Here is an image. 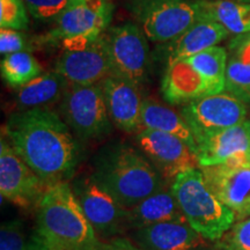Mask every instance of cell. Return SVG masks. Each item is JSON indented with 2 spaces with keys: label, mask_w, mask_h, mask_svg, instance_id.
Segmentation results:
<instances>
[{
  "label": "cell",
  "mask_w": 250,
  "mask_h": 250,
  "mask_svg": "<svg viewBox=\"0 0 250 250\" xmlns=\"http://www.w3.org/2000/svg\"><path fill=\"white\" fill-rule=\"evenodd\" d=\"M149 129L171 134L183 140L197 154V143L182 114L166 107L153 99H145L142 111V130ZM140 130V131H142Z\"/></svg>",
  "instance_id": "cell-22"
},
{
  "label": "cell",
  "mask_w": 250,
  "mask_h": 250,
  "mask_svg": "<svg viewBox=\"0 0 250 250\" xmlns=\"http://www.w3.org/2000/svg\"><path fill=\"white\" fill-rule=\"evenodd\" d=\"M213 250H250V218L233 225L219 239Z\"/></svg>",
  "instance_id": "cell-30"
},
{
  "label": "cell",
  "mask_w": 250,
  "mask_h": 250,
  "mask_svg": "<svg viewBox=\"0 0 250 250\" xmlns=\"http://www.w3.org/2000/svg\"><path fill=\"white\" fill-rule=\"evenodd\" d=\"M126 218L129 227L134 229L165 221L186 220L171 189L166 188L126 208Z\"/></svg>",
  "instance_id": "cell-20"
},
{
  "label": "cell",
  "mask_w": 250,
  "mask_h": 250,
  "mask_svg": "<svg viewBox=\"0 0 250 250\" xmlns=\"http://www.w3.org/2000/svg\"><path fill=\"white\" fill-rule=\"evenodd\" d=\"M125 208L164 188V179L147 156L126 144H114L96 156L92 174Z\"/></svg>",
  "instance_id": "cell-3"
},
{
  "label": "cell",
  "mask_w": 250,
  "mask_h": 250,
  "mask_svg": "<svg viewBox=\"0 0 250 250\" xmlns=\"http://www.w3.org/2000/svg\"><path fill=\"white\" fill-rule=\"evenodd\" d=\"M196 143L229 129L246 121L247 108L241 100L228 92L197 99L181 109Z\"/></svg>",
  "instance_id": "cell-8"
},
{
  "label": "cell",
  "mask_w": 250,
  "mask_h": 250,
  "mask_svg": "<svg viewBox=\"0 0 250 250\" xmlns=\"http://www.w3.org/2000/svg\"><path fill=\"white\" fill-rule=\"evenodd\" d=\"M62 45L55 71L68 85H95L111 74L104 34L94 41H64Z\"/></svg>",
  "instance_id": "cell-9"
},
{
  "label": "cell",
  "mask_w": 250,
  "mask_h": 250,
  "mask_svg": "<svg viewBox=\"0 0 250 250\" xmlns=\"http://www.w3.org/2000/svg\"><path fill=\"white\" fill-rule=\"evenodd\" d=\"M127 9L156 43L175 40L201 18L196 0H127Z\"/></svg>",
  "instance_id": "cell-5"
},
{
  "label": "cell",
  "mask_w": 250,
  "mask_h": 250,
  "mask_svg": "<svg viewBox=\"0 0 250 250\" xmlns=\"http://www.w3.org/2000/svg\"><path fill=\"white\" fill-rule=\"evenodd\" d=\"M100 85L112 124L127 133L142 130V111L145 99L142 98L140 87L114 74H109Z\"/></svg>",
  "instance_id": "cell-15"
},
{
  "label": "cell",
  "mask_w": 250,
  "mask_h": 250,
  "mask_svg": "<svg viewBox=\"0 0 250 250\" xmlns=\"http://www.w3.org/2000/svg\"><path fill=\"white\" fill-rule=\"evenodd\" d=\"M29 14L37 21L56 22L72 0H23Z\"/></svg>",
  "instance_id": "cell-29"
},
{
  "label": "cell",
  "mask_w": 250,
  "mask_h": 250,
  "mask_svg": "<svg viewBox=\"0 0 250 250\" xmlns=\"http://www.w3.org/2000/svg\"><path fill=\"white\" fill-rule=\"evenodd\" d=\"M34 170L15 152L7 139L0 140V192L1 198L28 210L37 206L46 190Z\"/></svg>",
  "instance_id": "cell-11"
},
{
  "label": "cell",
  "mask_w": 250,
  "mask_h": 250,
  "mask_svg": "<svg viewBox=\"0 0 250 250\" xmlns=\"http://www.w3.org/2000/svg\"><path fill=\"white\" fill-rule=\"evenodd\" d=\"M170 189L187 223L205 240L218 241L232 228L235 213L211 191L202 170L180 174Z\"/></svg>",
  "instance_id": "cell-4"
},
{
  "label": "cell",
  "mask_w": 250,
  "mask_h": 250,
  "mask_svg": "<svg viewBox=\"0 0 250 250\" xmlns=\"http://www.w3.org/2000/svg\"><path fill=\"white\" fill-rule=\"evenodd\" d=\"M229 35L226 28L215 21L199 18L180 36L167 43V65L192 57L204 50L215 46Z\"/></svg>",
  "instance_id": "cell-18"
},
{
  "label": "cell",
  "mask_w": 250,
  "mask_h": 250,
  "mask_svg": "<svg viewBox=\"0 0 250 250\" xmlns=\"http://www.w3.org/2000/svg\"><path fill=\"white\" fill-rule=\"evenodd\" d=\"M204 240L186 220L149 225L133 233L134 245L142 250H196Z\"/></svg>",
  "instance_id": "cell-16"
},
{
  "label": "cell",
  "mask_w": 250,
  "mask_h": 250,
  "mask_svg": "<svg viewBox=\"0 0 250 250\" xmlns=\"http://www.w3.org/2000/svg\"><path fill=\"white\" fill-rule=\"evenodd\" d=\"M111 74L142 87L147 80L149 49L147 37L138 24L125 22L104 33Z\"/></svg>",
  "instance_id": "cell-7"
},
{
  "label": "cell",
  "mask_w": 250,
  "mask_h": 250,
  "mask_svg": "<svg viewBox=\"0 0 250 250\" xmlns=\"http://www.w3.org/2000/svg\"><path fill=\"white\" fill-rule=\"evenodd\" d=\"M36 230L49 250H96L101 241L68 182L46 188L37 205Z\"/></svg>",
  "instance_id": "cell-2"
},
{
  "label": "cell",
  "mask_w": 250,
  "mask_h": 250,
  "mask_svg": "<svg viewBox=\"0 0 250 250\" xmlns=\"http://www.w3.org/2000/svg\"><path fill=\"white\" fill-rule=\"evenodd\" d=\"M236 1H241V2H247V4H250V0H236Z\"/></svg>",
  "instance_id": "cell-34"
},
{
  "label": "cell",
  "mask_w": 250,
  "mask_h": 250,
  "mask_svg": "<svg viewBox=\"0 0 250 250\" xmlns=\"http://www.w3.org/2000/svg\"><path fill=\"white\" fill-rule=\"evenodd\" d=\"M140 151L147 156L164 180H175L184 171L199 167L197 154L183 140L161 131L143 129L136 137Z\"/></svg>",
  "instance_id": "cell-13"
},
{
  "label": "cell",
  "mask_w": 250,
  "mask_h": 250,
  "mask_svg": "<svg viewBox=\"0 0 250 250\" xmlns=\"http://www.w3.org/2000/svg\"><path fill=\"white\" fill-rule=\"evenodd\" d=\"M71 186L83 213L101 241L116 237L129 227L126 208L100 186L92 175L80 177Z\"/></svg>",
  "instance_id": "cell-10"
},
{
  "label": "cell",
  "mask_w": 250,
  "mask_h": 250,
  "mask_svg": "<svg viewBox=\"0 0 250 250\" xmlns=\"http://www.w3.org/2000/svg\"><path fill=\"white\" fill-rule=\"evenodd\" d=\"M28 13L23 0H0V27L20 31L27 29Z\"/></svg>",
  "instance_id": "cell-28"
},
{
  "label": "cell",
  "mask_w": 250,
  "mask_h": 250,
  "mask_svg": "<svg viewBox=\"0 0 250 250\" xmlns=\"http://www.w3.org/2000/svg\"><path fill=\"white\" fill-rule=\"evenodd\" d=\"M0 250H49L36 228L27 229L20 220L2 224L0 228Z\"/></svg>",
  "instance_id": "cell-26"
},
{
  "label": "cell",
  "mask_w": 250,
  "mask_h": 250,
  "mask_svg": "<svg viewBox=\"0 0 250 250\" xmlns=\"http://www.w3.org/2000/svg\"><path fill=\"white\" fill-rule=\"evenodd\" d=\"M2 136L46 187L68 182L76 173L79 145L68 125L51 109L15 112Z\"/></svg>",
  "instance_id": "cell-1"
},
{
  "label": "cell",
  "mask_w": 250,
  "mask_h": 250,
  "mask_svg": "<svg viewBox=\"0 0 250 250\" xmlns=\"http://www.w3.org/2000/svg\"><path fill=\"white\" fill-rule=\"evenodd\" d=\"M96 250H142L138 246L122 236L112 237L109 240L100 241Z\"/></svg>",
  "instance_id": "cell-33"
},
{
  "label": "cell",
  "mask_w": 250,
  "mask_h": 250,
  "mask_svg": "<svg viewBox=\"0 0 250 250\" xmlns=\"http://www.w3.org/2000/svg\"><path fill=\"white\" fill-rule=\"evenodd\" d=\"M112 6L108 0H72L56 20L51 39L64 41H94L107 31Z\"/></svg>",
  "instance_id": "cell-12"
},
{
  "label": "cell",
  "mask_w": 250,
  "mask_h": 250,
  "mask_svg": "<svg viewBox=\"0 0 250 250\" xmlns=\"http://www.w3.org/2000/svg\"><path fill=\"white\" fill-rule=\"evenodd\" d=\"M0 70L6 83L17 89L42 74L39 62L28 51L5 56L1 61Z\"/></svg>",
  "instance_id": "cell-25"
},
{
  "label": "cell",
  "mask_w": 250,
  "mask_h": 250,
  "mask_svg": "<svg viewBox=\"0 0 250 250\" xmlns=\"http://www.w3.org/2000/svg\"><path fill=\"white\" fill-rule=\"evenodd\" d=\"M28 43L24 34L20 30L1 28L0 29V54L8 56L17 52L27 51Z\"/></svg>",
  "instance_id": "cell-31"
},
{
  "label": "cell",
  "mask_w": 250,
  "mask_h": 250,
  "mask_svg": "<svg viewBox=\"0 0 250 250\" xmlns=\"http://www.w3.org/2000/svg\"><path fill=\"white\" fill-rule=\"evenodd\" d=\"M225 90L243 103H250V64L232 58L226 70Z\"/></svg>",
  "instance_id": "cell-27"
},
{
  "label": "cell",
  "mask_w": 250,
  "mask_h": 250,
  "mask_svg": "<svg viewBox=\"0 0 250 250\" xmlns=\"http://www.w3.org/2000/svg\"><path fill=\"white\" fill-rule=\"evenodd\" d=\"M205 182L215 197L229 208L239 221L250 218V166L227 164L201 167Z\"/></svg>",
  "instance_id": "cell-14"
},
{
  "label": "cell",
  "mask_w": 250,
  "mask_h": 250,
  "mask_svg": "<svg viewBox=\"0 0 250 250\" xmlns=\"http://www.w3.org/2000/svg\"><path fill=\"white\" fill-rule=\"evenodd\" d=\"M230 49L234 51V58L250 64V33L237 35L230 43Z\"/></svg>",
  "instance_id": "cell-32"
},
{
  "label": "cell",
  "mask_w": 250,
  "mask_h": 250,
  "mask_svg": "<svg viewBox=\"0 0 250 250\" xmlns=\"http://www.w3.org/2000/svg\"><path fill=\"white\" fill-rule=\"evenodd\" d=\"M187 61L205 78L211 95L225 92L227 70V51L223 46H212Z\"/></svg>",
  "instance_id": "cell-24"
},
{
  "label": "cell",
  "mask_w": 250,
  "mask_h": 250,
  "mask_svg": "<svg viewBox=\"0 0 250 250\" xmlns=\"http://www.w3.org/2000/svg\"><path fill=\"white\" fill-rule=\"evenodd\" d=\"M161 93L170 104H187L211 95L205 78L187 59L167 65L161 81Z\"/></svg>",
  "instance_id": "cell-17"
},
{
  "label": "cell",
  "mask_w": 250,
  "mask_h": 250,
  "mask_svg": "<svg viewBox=\"0 0 250 250\" xmlns=\"http://www.w3.org/2000/svg\"><path fill=\"white\" fill-rule=\"evenodd\" d=\"M199 15L215 21L229 34L250 33V4L236 0H196Z\"/></svg>",
  "instance_id": "cell-23"
},
{
  "label": "cell",
  "mask_w": 250,
  "mask_h": 250,
  "mask_svg": "<svg viewBox=\"0 0 250 250\" xmlns=\"http://www.w3.org/2000/svg\"><path fill=\"white\" fill-rule=\"evenodd\" d=\"M243 152H250V120L197 144L199 167L223 164Z\"/></svg>",
  "instance_id": "cell-19"
},
{
  "label": "cell",
  "mask_w": 250,
  "mask_h": 250,
  "mask_svg": "<svg viewBox=\"0 0 250 250\" xmlns=\"http://www.w3.org/2000/svg\"><path fill=\"white\" fill-rule=\"evenodd\" d=\"M59 108L62 120L80 139H101L111 133L112 122L100 83L68 85Z\"/></svg>",
  "instance_id": "cell-6"
},
{
  "label": "cell",
  "mask_w": 250,
  "mask_h": 250,
  "mask_svg": "<svg viewBox=\"0 0 250 250\" xmlns=\"http://www.w3.org/2000/svg\"><path fill=\"white\" fill-rule=\"evenodd\" d=\"M67 87L68 83L58 72H46L18 88L15 103L20 111L49 108L62 101Z\"/></svg>",
  "instance_id": "cell-21"
}]
</instances>
